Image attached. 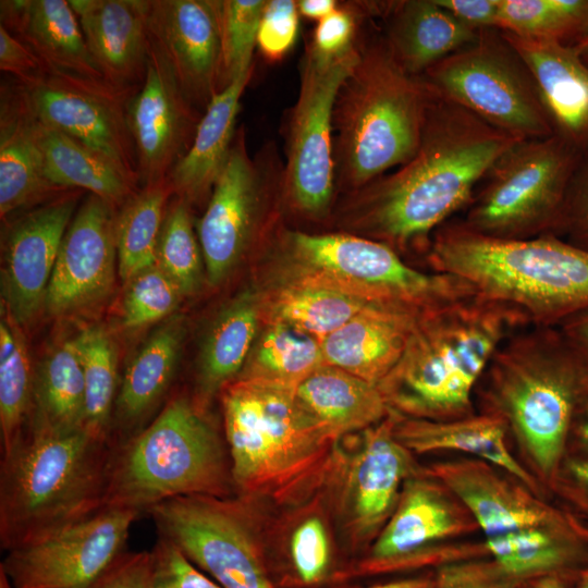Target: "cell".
Here are the masks:
<instances>
[{
	"label": "cell",
	"instance_id": "20",
	"mask_svg": "<svg viewBox=\"0 0 588 588\" xmlns=\"http://www.w3.org/2000/svg\"><path fill=\"white\" fill-rule=\"evenodd\" d=\"M81 192L66 191L23 212L5 233L2 292L5 308L20 326L30 322L45 306L59 248Z\"/></svg>",
	"mask_w": 588,
	"mask_h": 588
},
{
	"label": "cell",
	"instance_id": "45",
	"mask_svg": "<svg viewBox=\"0 0 588 588\" xmlns=\"http://www.w3.org/2000/svg\"><path fill=\"white\" fill-rule=\"evenodd\" d=\"M203 261L189 204L175 195L163 221L157 265L177 284L183 295H188L200 286Z\"/></svg>",
	"mask_w": 588,
	"mask_h": 588
},
{
	"label": "cell",
	"instance_id": "3",
	"mask_svg": "<svg viewBox=\"0 0 588 588\" xmlns=\"http://www.w3.org/2000/svg\"><path fill=\"white\" fill-rule=\"evenodd\" d=\"M221 403L236 495L285 509L322 486L339 440L302 406L295 387L236 378Z\"/></svg>",
	"mask_w": 588,
	"mask_h": 588
},
{
	"label": "cell",
	"instance_id": "23",
	"mask_svg": "<svg viewBox=\"0 0 588 588\" xmlns=\"http://www.w3.org/2000/svg\"><path fill=\"white\" fill-rule=\"evenodd\" d=\"M266 520V547L278 588H328L342 584L334 519L322 486L304 501Z\"/></svg>",
	"mask_w": 588,
	"mask_h": 588
},
{
	"label": "cell",
	"instance_id": "15",
	"mask_svg": "<svg viewBox=\"0 0 588 588\" xmlns=\"http://www.w3.org/2000/svg\"><path fill=\"white\" fill-rule=\"evenodd\" d=\"M284 161L268 142L250 156L244 125L197 224L208 282H222L261 234L272 189L284 186Z\"/></svg>",
	"mask_w": 588,
	"mask_h": 588
},
{
	"label": "cell",
	"instance_id": "12",
	"mask_svg": "<svg viewBox=\"0 0 588 588\" xmlns=\"http://www.w3.org/2000/svg\"><path fill=\"white\" fill-rule=\"evenodd\" d=\"M420 77L437 95L514 137L555 134L530 71L499 28L479 29Z\"/></svg>",
	"mask_w": 588,
	"mask_h": 588
},
{
	"label": "cell",
	"instance_id": "54",
	"mask_svg": "<svg viewBox=\"0 0 588 588\" xmlns=\"http://www.w3.org/2000/svg\"><path fill=\"white\" fill-rule=\"evenodd\" d=\"M89 588H152L150 551L123 552Z\"/></svg>",
	"mask_w": 588,
	"mask_h": 588
},
{
	"label": "cell",
	"instance_id": "22",
	"mask_svg": "<svg viewBox=\"0 0 588 588\" xmlns=\"http://www.w3.org/2000/svg\"><path fill=\"white\" fill-rule=\"evenodd\" d=\"M148 33L200 111L218 94L220 0H149Z\"/></svg>",
	"mask_w": 588,
	"mask_h": 588
},
{
	"label": "cell",
	"instance_id": "13",
	"mask_svg": "<svg viewBox=\"0 0 588 588\" xmlns=\"http://www.w3.org/2000/svg\"><path fill=\"white\" fill-rule=\"evenodd\" d=\"M360 40L338 56L308 44L301 62L297 99L285 126L284 198L299 216H329L335 189L332 117L339 89L360 56Z\"/></svg>",
	"mask_w": 588,
	"mask_h": 588
},
{
	"label": "cell",
	"instance_id": "53",
	"mask_svg": "<svg viewBox=\"0 0 588 588\" xmlns=\"http://www.w3.org/2000/svg\"><path fill=\"white\" fill-rule=\"evenodd\" d=\"M520 583L493 560L449 562L433 576V588H518Z\"/></svg>",
	"mask_w": 588,
	"mask_h": 588
},
{
	"label": "cell",
	"instance_id": "9",
	"mask_svg": "<svg viewBox=\"0 0 588 588\" xmlns=\"http://www.w3.org/2000/svg\"><path fill=\"white\" fill-rule=\"evenodd\" d=\"M281 242L296 275L371 303L422 315L478 294L462 278L417 269L390 246L354 233L286 231Z\"/></svg>",
	"mask_w": 588,
	"mask_h": 588
},
{
	"label": "cell",
	"instance_id": "49",
	"mask_svg": "<svg viewBox=\"0 0 588 588\" xmlns=\"http://www.w3.org/2000/svg\"><path fill=\"white\" fill-rule=\"evenodd\" d=\"M298 10L294 0H268L257 34V46L270 62L282 60L293 48L298 34Z\"/></svg>",
	"mask_w": 588,
	"mask_h": 588
},
{
	"label": "cell",
	"instance_id": "5",
	"mask_svg": "<svg viewBox=\"0 0 588 588\" xmlns=\"http://www.w3.org/2000/svg\"><path fill=\"white\" fill-rule=\"evenodd\" d=\"M426 260L431 271L515 306L534 326L558 327L588 310V252L553 234L499 240L450 220L434 233Z\"/></svg>",
	"mask_w": 588,
	"mask_h": 588
},
{
	"label": "cell",
	"instance_id": "37",
	"mask_svg": "<svg viewBox=\"0 0 588 588\" xmlns=\"http://www.w3.org/2000/svg\"><path fill=\"white\" fill-rule=\"evenodd\" d=\"M377 304L333 285L295 275L261 299L266 322L290 326L319 341L366 307Z\"/></svg>",
	"mask_w": 588,
	"mask_h": 588
},
{
	"label": "cell",
	"instance_id": "56",
	"mask_svg": "<svg viewBox=\"0 0 588 588\" xmlns=\"http://www.w3.org/2000/svg\"><path fill=\"white\" fill-rule=\"evenodd\" d=\"M436 2L475 30L498 28L500 0H436Z\"/></svg>",
	"mask_w": 588,
	"mask_h": 588
},
{
	"label": "cell",
	"instance_id": "4",
	"mask_svg": "<svg viewBox=\"0 0 588 588\" xmlns=\"http://www.w3.org/2000/svg\"><path fill=\"white\" fill-rule=\"evenodd\" d=\"M587 368L559 327L531 324L498 347L475 391L480 413L501 418L553 482L567 453Z\"/></svg>",
	"mask_w": 588,
	"mask_h": 588
},
{
	"label": "cell",
	"instance_id": "42",
	"mask_svg": "<svg viewBox=\"0 0 588 588\" xmlns=\"http://www.w3.org/2000/svg\"><path fill=\"white\" fill-rule=\"evenodd\" d=\"M321 365L319 340L283 323L266 322L237 378L296 387Z\"/></svg>",
	"mask_w": 588,
	"mask_h": 588
},
{
	"label": "cell",
	"instance_id": "31",
	"mask_svg": "<svg viewBox=\"0 0 588 588\" xmlns=\"http://www.w3.org/2000/svg\"><path fill=\"white\" fill-rule=\"evenodd\" d=\"M384 38L399 63L420 76L473 41L478 30L460 22L436 0L383 2Z\"/></svg>",
	"mask_w": 588,
	"mask_h": 588
},
{
	"label": "cell",
	"instance_id": "55",
	"mask_svg": "<svg viewBox=\"0 0 588 588\" xmlns=\"http://www.w3.org/2000/svg\"><path fill=\"white\" fill-rule=\"evenodd\" d=\"M42 68L39 59L0 24V69L17 81L35 75Z\"/></svg>",
	"mask_w": 588,
	"mask_h": 588
},
{
	"label": "cell",
	"instance_id": "19",
	"mask_svg": "<svg viewBox=\"0 0 588 588\" xmlns=\"http://www.w3.org/2000/svg\"><path fill=\"white\" fill-rule=\"evenodd\" d=\"M127 117L139 184L143 187L168 179L188 151L203 115L151 39L146 74L128 102Z\"/></svg>",
	"mask_w": 588,
	"mask_h": 588
},
{
	"label": "cell",
	"instance_id": "52",
	"mask_svg": "<svg viewBox=\"0 0 588 588\" xmlns=\"http://www.w3.org/2000/svg\"><path fill=\"white\" fill-rule=\"evenodd\" d=\"M150 553L152 588H222L162 537Z\"/></svg>",
	"mask_w": 588,
	"mask_h": 588
},
{
	"label": "cell",
	"instance_id": "7",
	"mask_svg": "<svg viewBox=\"0 0 588 588\" xmlns=\"http://www.w3.org/2000/svg\"><path fill=\"white\" fill-rule=\"evenodd\" d=\"M110 451L83 428L33 425L1 457V548L41 539L101 510Z\"/></svg>",
	"mask_w": 588,
	"mask_h": 588
},
{
	"label": "cell",
	"instance_id": "8",
	"mask_svg": "<svg viewBox=\"0 0 588 588\" xmlns=\"http://www.w3.org/2000/svg\"><path fill=\"white\" fill-rule=\"evenodd\" d=\"M234 493L225 440L195 400L172 397L139 432L111 446L103 507L139 514L192 494Z\"/></svg>",
	"mask_w": 588,
	"mask_h": 588
},
{
	"label": "cell",
	"instance_id": "40",
	"mask_svg": "<svg viewBox=\"0 0 588 588\" xmlns=\"http://www.w3.org/2000/svg\"><path fill=\"white\" fill-rule=\"evenodd\" d=\"M172 194L168 177L143 186L118 211V270L124 282L157 266L160 235Z\"/></svg>",
	"mask_w": 588,
	"mask_h": 588
},
{
	"label": "cell",
	"instance_id": "59",
	"mask_svg": "<svg viewBox=\"0 0 588 588\" xmlns=\"http://www.w3.org/2000/svg\"><path fill=\"white\" fill-rule=\"evenodd\" d=\"M296 4L301 15L319 22L335 11L339 2L335 0H298Z\"/></svg>",
	"mask_w": 588,
	"mask_h": 588
},
{
	"label": "cell",
	"instance_id": "29",
	"mask_svg": "<svg viewBox=\"0 0 588 588\" xmlns=\"http://www.w3.org/2000/svg\"><path fill=\"white\" fill-rule=\"evenodd\" d=\"M0 24L36 56L42 66L106 79L89 53L69 0H1Z\"/></svg>",
	"mask_w": 588,
	"mask_h": 588
},
{
	"label": "cell",
	"instance_id": "27",
	"mask_svg": "<svg viewBox=\"0 0 588 588\" xmlns=\"http://www.w3.org/2000/svg\"><path fill=\"white\" fill-rule=\"evenodd\" d=\"M422 315L372 304L320 341L323 364L378 385L401 358Z\"/></svg>",
	"mask_w": 588,
	"mask_h": 588
},
{
	"label": "cell",
	"instance_id": "28",
	"mask_svg": "<svg viewBox=\"0 0 588 588\" xmlns=\"http://www.w3.org/2000/svg\"><path fill=\"white\" fill-rule=\"evenodd\" d=\"M70 191V189H69ZM66 191L45 175L34 132V115L15 78L0 89V215L45 203Z\"/></svg>",
	"mask_w": 588,
	"mask_h": 588
},
{
	"label": "cell",
	"instance_id": "18",
	"mask_svg": "<svg viewBox=\"0 0 588 588\" xmlns=\"http://www.w3.org/2000/svg\"><path fill=\"white\" fill-rule=\"evenodd\" d=\"M134 511L102 507L47 537L7 551L13 588H89L125 552Z\"/></svg>",
	"mask_w": 588,
	"mask_h": 588
},
{
	"label": "cell",
	"instance_id": "36",
	"mask_svg": "<svg viewBox=\"0 0 588 588\" xmlns=\"http://www.w3.org/2000/svg\"><path fill=\"white\" fill-rule=\"evenodd\" d=\"M34 132L45 175L56 187L88 191L89 194L122 207L137 191L108 158L34 117Z\"/></svg>",
	"mask_w": 588,
	"mask_h": 588
},
{
	"label": "cell",
	"instance_id": "25",
	"mask_svg": "<svg viewBox=\"0 0 588 588\" xmlns=\"http://www.w3.org/2000/svg\"><path fill=\"white\" fill-rule=\"evenodd\" d=\"M89 53L119 87L142 85L147 68L149 0H69Z\"/></svg>",
	"mask_w": 588,
	"mask_h": 588
},
{
	"label": "cell",
	"instance_id": "11",
	"mask_svg": "<svg viewBox=\"0 0 588 588\" xmlns=\"http://www.w3.org/2000/svg\"><path fill=\"white\" fill-rule=\"evenodd\" d=\"M147 513L159 537L222 588H278L259 503L241 495L192 494L158 503Z\"/></svg>",
	"mask_w": 588,
	"mask_h": 588
},
{
	"label": "cell",
	"instance_id": "21",
	"mask_svg": "<svg viewBox=\"0 0 588 588\" xmlns=\"http://www.w3.org/2000/svg\"><path fill=\"white\" fill-rule=\"evenodd\" d=\"M117 208L89 194L59 248L45 308L64 315L93 305L111 290L118 266Z\"/></svg>",
	"mask_w": 588,
	"mask_h": 588
},
{
	"label": "cell",
	"instance_id": "2",
	"mask_svg": "<svg viewBox=\"0 0 588 588\" xmlns=\"http://www.w3.org/2000/svg\"><path fill=\"white\" fill-rule=\"evenodd\" d=\"M527 326V316L515 306L479 294L426 313L378 388L390 409L404 417L474 415L475 391L490 359Z\"/></svg>",
	"mask_w": 588,
	"mask_h": 588
},
{
	"label": "cell",
	"instance_id": "61",
	"mask_svg": "<svg viewBox=\"0 0 588 588\" xmlns=\"http://www.w3.org/2000/svg\"><path fill=\"white\" fill-rule=\"evenodd\" d=\"M569 46L573 47L579 58L588 65V22Z\"/></svg>",
	"mask_w": 588,
	"mask_h": 588
},
{
	"label": "cell",
	"instance_id": "60",
	"mask_svg": "<svg viewBox=\"0 0 588 588\" xmlns=\"http://www.w3.org/2000/svg\"><path fill=\"white\" fill-rule=\"evenodd\" d=\"M352 588H433V577H409Z\"/></svg>",
	"mask_w": 588,
	"mask_h": 588
},
{
	"label": "cell",
	"instance_id": "47",
	"mask_svg": "<svg viewBox=\"0 0 588 588\" xmlns=\"http://www.w3.org/2000/svg\"><path fill=\"white\" fill-rule=\"evenodd\" d=\"M183 293L157 265L128 282L122 303V323L138 329L168 317L180 304Z\"/></svg>",
	"mask_w": 588,
	"mask_h": 588
},
{
	"label": "cell",
	"instance_id": "33",
	"mask_svg": "<svg viewBox=\"0 0 588 588\" xmlns=\"http://www.w3.org/2000/svg\"><path fill=\"white\" fill-rule=\"evenodd\" d=\"M254 66L213 96L207 106L186 155L169 175L173 192L189 205L210 198L229 158L236 133L241 98Z\"/></svg>",
	"mask_w": 588,
	"mask_h": 588
},
{
	"label": "cell",
	"instance_id": "43",
	"mask_svg": "<svg viewBox=\"0 0 588 588\" xmlns=\"http://www.w3.org/2000/svg\"><path fill=\"white\" fill-rule=\"evenodd\" d=\"M75 340L85 380L82 427L93 437L110 443L111 422L119 390L115 345L100 327L82 331Z\"/></svg>",
	"mask_w": 588,
	"mask_h": 588
},
{
	"label": "cell",
	"instance_id": "41",
	"mask_svg": "<svg viewBox=\"0 0 588 588\" xmlns=\"http://www.w3.org/2000/svg\"><path fill=\"white\" fill-rule=\"evenodd\" d=\"M21 326L4 306L0 319L1 454L11 452L29 431L35 415L34 381Z\"/></svg>",
	"mask_w": 588,
	"mask_h": 588
},
{
	"label": "cell",
	"instance_id": "44",
	"mask_svg": "<svg viewBox=\"0 0 588 588\" xmlns=\"http://www.w3.org/2000/svg\"><path fill=\"white\" fill-rule=\"evenodd\" d=\"M588 22V0H500L498 28L522 37L573 40Z\"/></svg>",
	"mask_w": 588,
	"mask_h": 588
},
{
	"label": "cell",
	"instance_id": "48",
	"mask_svg": "<svg viewBox=\"0 0 588 588\" xmlns=\"http://www.w3.org/2000/svg\"><path fill=\"white\" fill-rule=\"evenodd\" d=\"M370 7L366 1L339 4L317 23L308 44L323 56H338L350 50L359 40L363 22L372 17Z\"/></svg>",
	"mask_w": 588,
	"mask_h": 588
},
{
	"label": "cell",
	"instance_id": "17",
	"mask_svg": "<svg viewBox=\"0 0 588 588\" xmlns=\"http://www.w3.org/2000/svg\"><path fill=\"white\" fill-rule=\"evenodd\" d=\"M477 524L439 480L418 469L404 483L399 502L357 562L346 566L343 583L354 576L378 575L465 560L464 548H445L448 539L471 531ZM439 565V566H440Z\"/></svg>",
	"mask_w": 588,
	"mask_h": 588
},
{
	"label": "cell",
	"instance_id": "50",
	"mask_svg": "<svg viewBox=\"0 0 588 588\" xmlns=\"http://www.w3.org/2000/svg\"><path fill=\"white\" fill-rule=\"evenodd\" d=\"M552 234L588 252V147L581 151Z\"/></svg>",
	"mask_w": 588,
	"mask_h": 588
},
{
	"label": "cell",
	"instance_id": "64",
	"mask_svg": "<svg viewBox=\"0 0 588 588\" xmlns=\"http://www.w3.org/2000/svg\"><path fill=\"white\" fill-rule=\"evenodd\" d=\"M0 588H13L5 572L0 567Z\"/></svg>",
	"mask_w": 588,
	"mask_h": 588
},
{
	"label": "cell",
	"instance_id": "39",
	"mask_svg": "<svg viewBox=\"0 0 588 588\" xmlns=\"http://www.w3.org/2000/svg\"><path fill=\"white\" fill-rule=\"evenodd\" d=\"M34 396L33 425L57 430L83 428L85 380L75 338L56 346L38 365Z\"/></svg>",
	"mask_w": 588,
	"mask_h": 588
},
{
	"label": "cell",
	"instance_id": "35",
	"mask_svg": "<svg viewBox=\"0 0 588 588\" xmlns=\"http://www.w3.org/2000/svg\"><path fill=\"white\" fill-rule=\"evenodd\" d=\"M261 298L246 289L218 314L203 343L195 401L204 408L210 399L236 379L258 335Z\"/></svg>",
	"mask_w": 588,
	"mask_h": 588
},
{
	"label": "cell",
	"instance_id": "26",
	"mask_svg": "<svg viewBox=\"0 0 588 588\" xmlns=\"http://www.w3.org/2000/svg\"><path fill=\"white\" fill-rule=\"evenodd\" d=\"M502 33L530 71L555 134L588 147V65L562 41Z\"/></svg>",
	"mask_w": 588,
	"mask_h": 588
},
{
	"label": "cell",
	"instance_id": "30",
	"mask_svg": "<svg viewBox=\"0 0 588 588\" xmlns=\"http://www.w3.org/2000/svg\"><path fill=\"white\" fill-rule=\"evenodd\" d=\"M183 328L179 317L171 318L148 338L127 364L113 409L111 446L139 432L166 395L177 366Z\"/></svg>",
	"mask_w": 588,
	"mask_h": 588
},
{
	"label": "cell",
	"instance_id": "57",
	"mask_svg": "<svg viewBox=\"0 0 588 588\" xmlns=\"http://www.w3.org/2000/svg\"><path fill=\"white\" fill-rule=\"evenodd\" d=\"M566 455H588V368L575 407Z\"/></svg>",
	"mask_w": 588,
	"mask_h": 588
},
{
	"label": "cell",
	"instance_id": "16",
	"mask_svg": "<svg viewBox=\"0 0 588 588\" xmlns=\"http://www.w3.org/2000/svg\"><path fill=\"white\" fill-rule=\"evenodd\" d=\"M17 83L37 121L105 156L138 186L127 109L139 86L119 87L103 78L45 66Z\"/></svg>",
	"mask_w": 588,
	"mask_h": 588
},
{
	"label": "cell",
	"instance_id": "51",
	"mask_svg": "<svg viewBox=\"0 0 588 588\" xmlns=\"http://www.w3.org/2000/svg\"><path fill=\"white\" fill-rule=\"evenodd\" d=\"M554 483L564 501L560 510L573 530L588 542V455L565 456Z\"/></svg>",
	"mask_w": 588,
	"mask_h": 588
},
{
	"label": "cell",
	"instance_id": "34",
	"mask_svg": "<svg viewBox=\"0 0 588 588\" xmlns=\"http://www.w3.org/2000/svg\"><path fill=\"white\" fill-rule=\"evenodd\" d=\"M295 394L336 440L372 427L391 413L377 384L326 364L301 381Z\"/></svg>",
	"mask_w": 588,
	"mask_h": 588
},
{
	"label": "cell",
	"instance_id": "38",
	"mask_svg": "<svg viewBox=\"0 0 588 588\" xmlns=\"http://www.w3.org/2000/svg\"><path fill=\"white\" fill-rule=\"evenodd\" d=\"M485 547L503 571L522 581L561 574L588 553V542L571 527L525 528L486 539Z\"/></svg>",
	"mask_w": 588,
	"mask_h": 588
},
{
	"label": "cell",
	"instance_id": "14",
	"mask_svg": "<svg viewBox=\"0 0 588 588\" xmlns=\"http://www.w3.org/2000/svg\"><path fill=\"white\" fill-rule=\"evenodd\" d=\"M395 419L391 411L379 424L340 439L322 483L335 528L353 551L370 546L418 470L394 434Z\"/></svg>",
	"mask_w": 588,
	"mask_h": 588
},
{
	"label": "cell",
	"instance_id": "63",
	"mask_svg": "<svg viewBox=\"0 0 588 588\" xmlns=\"http://www.w3.org/2000/svg\"><path fill=\"white\" fill-rule=\"evenodd\" d=\"M576 588H588V567L580 572Z\"/></svg>",
	"mask_w": 588,
	"mask_h": 588
},
{
	"label": "cell",
	"instance_id": "58",
	"mask_svg": "<svg viewBox=\"0 0 588 588\" xmlns=\"http://www.w3.org/2000/svg\"><path fill=\"white\" fill-rule=\"evenodd\" d=\"M558 327L572 346L588 363V310L566 319Z\"/></svg>",
	"mask_w": 588,
	"mask_h": 588
},
{
	"label": "cell",
	"instance_id": "6",
	"mask_svg": "<svg viewBox=\"0 0 588 588\" xmlns=\"http://www.w3.org/2000/svg\"><path fill=\"white\" fill-rule=\"evenodd\" d=\"M432 91L395 59L384 35L364 37L332 117L335 189L355 192L417 151Z\"/></svg>",
	"mask_w": 588,
	"mask_h": 588
},
{
	"label": "cell",
	"instance_id": "1",
	"mask_svg": "<svg viewBox=\"0 0 588 588\" xmlns=\"http://www.w3.org/2000/svg\"><path fill=\"white\" fill-rule=\"evenodd\" d=\"M518 140L432 91L415 155L352 192L342 222L399 254L415 246L427 255L434 233L466 208L493 162Z\"/></svg>",
	"mask_w": 588,
	"mask_h": 588
},
{
	"label": "cell",
	"instance_id": "24",
	"mask_svg": "<svg viewBox=\"0 0 588 588\" xmlns=\"http://www.w3.org/2000/svg\"><path fill=\"white\" fill-rule=\"evenodd\" d=\"M494 467L475 458L436 463L424 470L456 497L485 539L532 527H571L560 509L503 478Z\"/></svg>",
	"mask_w": 588,
	"mask_h": 588
},
{
	"label": "cell",
	"instance_id": "62",
	"mask_svg": "<svg viewBox=\"0 0 588 588\" xmlns=\"http://www.w3.org/2000/svg\"><path fill=\"white\" fill-rule=\"evenodd\" d=\"M530 588H568L561 574H548L540 578Z\"/></svg>",
	"mask_w": 588,
	"mask_h": 588
},
{
	"label": "cell",
	"instance_id": "46",
	"mask_svg": "<svg viewBox=\"0 0 588 588\" xmlns=\"http://www.w3.org/2000/svg\"><path fill=\"white\" fill-rule=\"evenodd\" d=\"M267 1L220 0L218 93L248 72Z\"/></svg>",
	"mask_w": 588,
	"mask_h": 588
},
{
	"label": "cell",
	"instance_id": "32",
	"mask_svg": "<svg viewBox=\"0 0 588 588\" xmlns=\"http://www.w3.org/2000/svg\"><path fill=\"white\" fill-rule=\"evenodd\" d=\"M395 415L394 434L409 452H464L505 470L528 489H536L535 479L507 446L509 429L501 418L485 413L450 420Z\"/></svg>",
	"mask_w": 588,
	"mask_h": 588
},
{
	"label": "cell",
	"instance_id": "10",
	"mask_svg": "<svg viewBox=\"0 0 588 588\" xmlns=\"http://www.w3.org/2000/svg\"><path fill=\"white\" fill-rule=\"evenodd\" d=\"M583 150L558 134L516 142L493 162L460 223L499 240L552 234Z\"/></svg>",
	"mask_w": 588,
	"mask_h": 588
}]
</instances>
